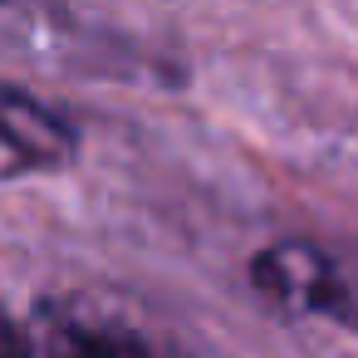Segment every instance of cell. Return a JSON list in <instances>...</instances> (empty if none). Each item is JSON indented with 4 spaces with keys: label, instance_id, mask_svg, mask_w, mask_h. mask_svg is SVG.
I'll return each mask as SVG.
<instances>
[{
    "label": "cell",
    "instance_id": "obj_1",
    "mask_svg": "<svg viewBox=\"0 0 358 358\" xmlns=\"http://www.w3.org/2000/svg\"><path fill=\"white\" fill-rule=\"evenodd\" d=\"M255 289L289 314H334L343 304V275L338 265L309 245V241H275L250 260Z\"/></svg>",
    "mask_w": 358,
    "mask_h": 358
},
{
    "label": "cell",
    "instance_id": "obj_2",
    "mask_svg": "<svg viewBox=\"0 0 358 358\" xmlns=\"http://www.w3.org/2000/svg\"><path fill=\"white\" fill-rule=\"evenodd\" d=\"M20 358H152L143 334L118 319L89 314L84 304H45L30 329H20Z\"/></svg>",
    "mask_w": 358,
    "mask_h": 358
},
{
    "label": "cell",
    "instance_id": "obj_3",
    "mask_svg": "<svg viewBox=\"0 0 358 358\" xmlns=\"http://www.w3.org/2000/svg\"><path fill=\"white\" fill-rule=\"evenodd\" d=\"M74 157V128L15 84H0V182L55 172Z\"/></svg>",
    "mask_w": 358,
    "mask_h": 358
},
{
    "label": "cell",
    "instance_id": "obj_4",
    "mask_svg": "<svg viewBox=\"0 0 358 358\" xmlns=\"http://www.w3.org/2000/svg\"><path fill=\"white\" fill-rule=\"evenodd\" d=\"M0 358H20V324L0 309Z\"/></svg>",
    "mask_w": 358,
    "mask_h": 358
}]
</instances>
